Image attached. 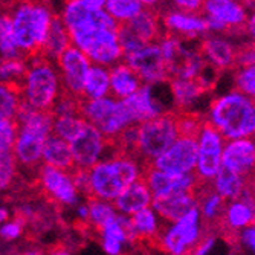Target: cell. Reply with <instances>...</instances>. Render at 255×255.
I'll return each instance as SVG.
<instances>
[{
    "label": "cell",
    "mask_w": 255,
    "mask_h": 255,
    "mask_svg": "<svg viewBox=\"0 0 255 255\" xmlns=\"http://www.w3.org/2000/svg\"><path fill=\"white\" fill-rule=\"evenodd\" d=\"M67 28L71 43L94 64L113 66L123 60L120 25L103 9H89L80 0H63L57 12Z\"/></svg>",
    "instance_id": "6da1fadb"
},
{
    "label": "cell",
    "mask_w": 255,
    "mask_h": 255,
    "mask_svg": "<svg viewBox=\"0 0 255 255\" xmlns=\"http://www.w3.org/2000/svg\"><path fill=\"white\" fill-rule=\"evenodd\" d=\"M145 167L134 153L113 148L94 167L74 173L83 196L113 202L130 183L144 177Z\"/></svg>",
    "instance_id": "7a4b0ae2"
},
{
    "label": "cell",
    "mask_w": 255,
    "mask_h": 255,
    "mask_svg": "<svg viewBox=\"0 0 255 255\" xmlns=\"http://www.w3.org/2000/svg\"><path fill=\"white\" fill-rule=\"evenodd\" d=\"M203 120L225 139L255 137V101L234 87L210 101Z\"/></svg>",
    "instance_id": "3957f363"
},
{
    "label": "cell",
    "mask_w": 255,
    "mask_h": 255,
    "mask_svg": "<svg viewBox=\"0 0 255 255\" xmlns=\"http://www.w3.org/2000/svg\"><path fill=\"white\" fill-rule=\"evenodd\" d=\"M6 11L21 55L31 57L38 54L57 15L51 3L48 0H14Z\"/></svg>",
    "instance_id": "277c9868"
},
{
    "label": "cell",
    "mask_w": 255,
    "mask_h": 255,
    "mask_svg": "<svg viewBox=\"0 0 255 255\" xmlns=\"http://www.w3.org/2000/svg\"><path fill=\"white\" fill-rule=\"evenodd\" d=\"M15 123L17 134L11 151L20 168L37 170L41 165L43 145L52 134V113L34 109L21 101Z\"/></svg>",
    "instance_id": "5b68a950"
},
{
    "label": "cell",
    "mask_w": 255,
    "mask_h": 255,
    "mask_svg": "<svg viewBox=\"0 0 255 255\" xmlns=\"http://www.w3.org/2000/svg\"><path fill=\"white\" fill-rule=\"evenodd\" d=\"M18 90L25 104L38 110L51 112L55 101L63 94L55 60L41 54L28 57V66L18 84Z\"/></svg>",
    "instance_id": "8992f818"
},
{
    "label": "cell",
    "mask_w": 255,
    "mask_h": 255,
    "mask_svg": "<svg viewBox=\"0 0 255 255\" xmlns=\"http://www.w3.org/2000/svg\"><path fill=\"white\" fill-rule=\"evenodd\" d=\"M179 134L177 115L171 112L162 113L159 117L136 124L133 153L148 165L176 141Z\"/></svg>",
    "instance_id": "52a82bcc"
},
{
    "label": "cell",
    "mask_w": 255,
    "mask_h": 255,
    "mask_svg": "<svg viewBox=\"0 0 255 255\" xmlns=\"http://www.w3.org/2000/svg\"><path fill=\"white\" fill-rule=\"evenodd\" d=\"M80 113L90 126L98 128L112 142L127 127L134 126L124 101L113 95L81 100Z\"/></svg>",
    "instance_id": "ba28073f"
},
{
    "label": "cell",
    "mask_w": 255,
    "mask_h": 255,
    "mask_svg": "<svg viewBox=\"0 0 255 255\" xmlns=\"http://www.w3.org/2000/svg\"><path fill=\"white\" fill-rule=\"evenodd\" d=\"M206 229L208 226L205 225L196 206L173 222H164L154 243L162 252H167L170 255L193 254Z\"/></svg>",
    "instance_id": "9c48e42d"
},
{
    "label": "cell",
    "mask_w": 255,
    "mask_h": 255,
    "mask_svg": "<svg viewBox=\"0 0 255 255\" xmlns=\"http://www.w3.org/2000/svg\"><path fill=\"white\" fill-rule=\"evenodd\" d=\"M157 44L167 64L170 78H197L206 66L199 48L191 44L190 40H183L165 32L157 38Z\"/></svg>",
    "instance_id": "30bf717a"
},
{
    "label": "cell",
    "mask_w": 255,
    "mask_h": 255,
    "mask_svg": "<svg viewBox=\"0 0 255 255\" xmlns=\"http://www.w3.org/2000/svg\"><path fill=\"white\" fill-rule=\"evenodd\" d=\"M37 182L43 194L61 208H74L83 200L72 170L41 164L37 168Z\"/></svg>",
    "instance_id": "8fae6325"
},
{
    "label": "cell",
    "mask_w": 255,
    "mask_h": 255,
    "mask_svg": "<svg viewBox=\"0 0 255 255\" xmlns=\"http://www.w3.org/2000/svg\"><path fill=\"white\" fill-rule=\"evenodd\" d=\"M196 141L197 162L194 174L202 183H208L222 168V153L226 139L213 126L203 121L196 134Z\"/></svg>",
    "instance_id": "7c38bea8"
},
{
    "label": "cell",
    "mask_w": 255,
    "mask_h": 255,
    "mask_svg": "<svg viewBox=\"0 0 255 255\" xmlns=\"http://www.w3.org/2000/svg\"><path fill=\"white\" fill-rule=\"evenodd\" d=\"M202 14L206 20L208 32L228 34L245 28L248 8L242 0H203Z\"/></svg>",
    "instance_id": "4fadbf2b"
},
{
    "label": "cell",
    "mask_w": 255,
    "mask_h": 255,
    "mask_svg": "<svg viewBox=\"0 0 255 255\" xmlns=\"http://www.w3.org/2000/svg\"><path fill=\"white\" fill-rule=\"evenodd\" d=\"M123 60L139 75L142 83L165 84L170 78L167 64L162 57L157 41H150L137 46L136 49L126 52Z\"/></svg>",
    "instance_id": "5bb4252c"
},
{
    "label": "cell",
    "mask_w": 255,
    "mask_h": 255,
    "mask_svg": "<svg viewBox=\"0 0 255 255\" xmlns=\"http://www.w3.org/2000/svg\"><path fill=\"white\" fill-rule=\"evenodd\" d=\"M162 92H164V84L142 83V86L133 95L123 100L134 126L151 120L154 117H159L162 113L171 112L173 106L170 94L164 97Z\"/></svg>",
    "instance_id": "9a60e30c"
},
{
    "label": "cell",
    "mask_w": 255,
    "mask_h": 255,
    "mask_svg": "<svg viewBox=\"0 0 255 255\" xmlns=\"http://www.w3.org/2000/svg\"><path fill=\"white\" fill-rule=\"evenodd\" d=\"M69 145L72 151L74 170H89L115 148L110 139L89 123L81 133L69 142Z\"/></svg>",
    "instance_id": "2e32d148"
},
{
    "label": "cell",
    "mask_w": 255,
    "mask_h": 255,
    "mask_svg": "<svg viewBox=\"0 0 255 255\" xmlns=\"http://www.w3.org/2000/svg\"><path fill=\"white\" fill-rule=\"evenodd\" d=\"M196 162H197L196 136L179 134L176 137V141L148 165L173 174H187V173H194Z\"/></svg>",
    "instance_id": "e0dca14e"
},
{
    "label": "cell",
    "mask_w": 255,
    "mask_h": 255,
    "mask_svg": "<svg viewBox=\"0 0 255 255\" xmlns=\"http://www.w3.org/2000/svg\"><path fill=\"white\" fill-rule=\"evenodd\" d=\"M55 64L61 78L63 92L81 98L84 80L92 64L87 55L81 49H78L77 46L71 44L55 58Z\"/></svg>",
    "instance_id": "ac0fdd59"
},
{
    "label": "cell",
    "mask_w": 255,
    "mask_h": 255,
    "mask_svg": "<svg viewBox=\"0 0 255 255\" xmlns=\"http://www.w3.org/2000/svg\"><path fill=\"white\" fill-rule=\"evenodd\" d=\"M162 29L167 34L176 35L183 40H199L208 32L206 20L200 11H182V9H167L160 15Z\"/></svg>",
    "instance_id": "d6986e66"
},
{
    "label": "cell",
    "mask_w": 255,
    "mask_h": 255,
    "mask_svg": "<svg viewBox=\"0 0 255 255\" xmlns=\"http://www.w3.org/2000/svg\"><path fill=\"white\" fill-rule=\"evenodd\" d=\"M147 187L150 188L153 197H160L173 193H190L197 191L200 187V180L194 173L187 174H173L154 168L151 165L145 167L144 177Z\"/></svg>",
    "instance_id": "ffe728a7"
},
{
    "label": "cell",
    "mask_w": 255,
    "mask_h": 255,
    "mask_svg": "<svg viewBox=\"0 0 255 255\" xmlns=\"http://www.w3.org/2000/svg\"><path fill=\"white\" fill-rule=\"evenodd\" d=\"M199 51L205 58L206 64H210L219 72L231 71V69L237 66L239 48L225 34L206 32L200 38Z\"/></svg>",
    "instance_id": "44dd1931"
},
{
    "label": "cell",
    "mask_w": 255,
    "mask_h": 255,
    "mask_svg": "<svg viewBox=\"0 0 255 255\" xmlns=\"http://www.w3.org/2000/svg\"><path fill=\"white\" fill-rule=\"evenodd\" d=\"M222 167L249 179L255 173V137L226 139L222 153Z\"/></svg>",
    "instance_id": "7402d4cb"
},
{
    "label": "cell",
    "mask_w": 255,
    "mask_h": 255,
    "mask_svg": "<svg viewBox=\"0 0 255 255\" xmlns=\"http://www.w3.org/2000/svg\"><path fill=\"white\" fill-rule=\"evenodd\" d=\"M168 94L176 113H197L208 90L197 78L171 77L168 78Z\"/></svg>",
    "instance_id": "603a6c76"
},
{
    "label": "cell",
    "mask_w": 255,
    "mask_h": 255,
    "mask_svg": "<svg viewBox=\"0 0 255 255\" xmlns=\"http://www.w3.org/2000/svg\"><path fill=\"white\" fill-rule=\"evenodd\" d=\"M97 234L100 239V248L107 255H120L126 252L128 246L134 245L128 228V220L121 214L113 217L103 228H100Z\"/></svg>",
    "instance_id": "cb8c5ba5"
},
{
    "label": "cell",
    "mask_w": 255,
    "mask_h": 255,
    "mask_svg": "<svg viewBox=\"0 0 255 255\" xmlns=\"http://www.w3.org/2000/svg\"><path fill=\"white\" fill-rule=\"evenodd\" d=\"M255 222V199L252 194L246 191L233 200H228L223 210V216L220 220V226L228 234H236L245 226Z\"/></svg>",
    "instance_id": "d4e9b609"
},
{
    "label": "cell",
    "mask_w": 255,
    "mask_h": 255,
    "mask_svg": "<svg viewBox=\"0 0 255 255\" xmlns=\"http://www.w3.org/2000/svg\"><path fill=\"white\" fill-rule=\"evenodd\" d=\"M151 203H153V194L144 179H137L133 183H130L113 200V205L117 208L118 214L126 217L144 210L147 206H151Z\"/></svg>",
    "instance_id": "484cf974"
},
{
    "label": "cell",
    "mask_w": 255,
    "mask_h": 255,
    "mask_svg": "<svg viewBox=\"0 0 255 255\" xmlns=\"http://www.w3.org/2000/svg\"><path fill=\"white\" fill-rule=\"evenodd\" d=\"M151 206L164 222H173L197 206V193H173L153 197Z\"/></svg>",
    "instance_id": "4316f807"
},
{
    "label": "cell",
    "mask_w": 255,
    "mask_h": 255,
    "mask_svg": "<svg viewBox=\"0 0 255 255\" xmlns=\"http://www.w3.org/2000/svg\"><path fill=\"white\" fill-rule=\"evenodd\" d=\"M127 220L134 243H154L162 229V225H164V220L154 211L153 206H147L144 210L128 216Z\"/></svg>",
    "instance_id": "83f0119b"
},
{
    "label": "cell",
    "mask_w": 255,
    "mask_h": 255,
    "mask_svg": "<svg viewBox=\"0 0 255 255\" xmlns=\"http://www.w3.org/2000/svg\"><path fill=\"white\" fill-rule=\"evenodd\" d=\"M110 72V95L124 100L142 86V81L133 69L124 61H118L109 67Z\"/></svg>",
    "instance_id": "f1b7e54d"
},
{
    "label": "cell",
    "mask_w": 255,
    "mask_h": 255,
    "mask_svg": "<svg viewBox=\"0 0 255 255\" xmlns=\"http://www.w3.org/2000/svg\"><path fill=\"white\" fill-rule=\"evenodd\" d=\"M197 210L205 222V225L210 228L220 223L226 200L216 193L208 183H200L197 188Z\"/></svg>",
    "instance_id": "f546056e"
},
{
    "label": "cell",
    "mask_w": 255,
    "mask_h": 255,
    "mask_svg": "<svg viewBox=\"0 0 255 255\" xmlns=\"http://www.w3.org/2000/svg\"><path fill=\"white\" fill-rule=\"evenodd\" d=\"M41 164L43 165H51L57 168H66V170H74V162H72V151L71 145L67 141L57 134H49L46 139L41 151Z\"/></svg>",
    "instance_id": "4dcf8cb0"
},
{
    "label": "cell",
    "mask_w": 255,
    "mask_h": 255,
    "mask_svg": "<svg viewBox=\"0 0 255 255\" xmlns=\"http://www.w3.org/2000/svg\"><path fill=\"white\" fill-rule=\"evenodd\" d=\"M208 185L228 202L240 197L246 191L248 179L233 170L222 167L216 173V176L208 182Z\"/></svg>",
    "instance_id": "1f68e13d"
},
{
    "label": "cell",
    "mask_w": 255,
    "mask_h": 255,
    "mask_svg": "<svg viewBox=\"0 0 255 255\" xmlns=\"http://www.w3.org/2000/svg\"><path fill=\"white\" fill-rule=\"evenodd\" d=\"M127 28L144 43L157 41L162 35L160 15L153 8H144L134 18L127 23Z\"/></svg>",
    "instance_id": "d6a6232c"
},
{
    "label": "cell",
    "mask_w": 255,
    "mask_h": 255,
    "mask_svg": "<svg viewBox=\"0 0 255 255\" xmlns=\"http://www.w3.org/2000/svg\"><path fill=\"white\" fill-rule=\"evenodd\" d=\"M71 35H69L67 28L63 25V21L58 18V15H55V18L52 20L49 31L46 34L40 52L41 55L48 57L51 60H55L63 51H66L69 46H71Z\"/></svg>",
    "instance_id": "836d02e7"
},
{
    "label": "cell",
    "mask_w": 255,
    "mask_h": 255,
    "mask_svg": "<svg viewBox=\"0 0 255 255\" xmlns=\"http://www.w3.org/2000/svg\"><path fill=\"white\" fill-rule=\"evenodd\" d=\"M110 95V72L107 66L94 64L89 67V72L84 80L81 100H92Z\"/></svg>",
    "instance_id": "e575fe53"
},
{
    "label": "cell",
    "mask_w": 255,
    "mask_h": 255,
    "mask_svg": "<svg viewBox=\"0 0 255 255\" xmlns=\"http://www.w3.org/2000/svg\"><path fill=\"white\" fill-rule=\"evenodd\" d=\"M87 220L86 225L92 228L97 233L100 228H103L107 222L118 216L117 208L113 202L97 199V197H87Z\"/></svg>",
    "instance_id": "d590c367"
},
{
    "label": "cell",
    "mask_w": 255,
    "mask_h": 255,
    "mask_svg": "<svg viewBox=\"0 0 255 255\" xmlns=\"http://www.w3.org/2000/svg\"><path fill=\"white\" fill-rule=\"evenodd\" d=\"M86 124L87 121L81 117V113L57 115V117H52V133L71 142L75 136L81 133Z\"/></svg>",
    "instance_id": "8d00e7d4"
},
{
    "label": "cell",
    "mask_w": 255,
    "mask_h": 255,
    "mask_svg": "<svg viewBox=\"0 0 255 255\" xmlns=\"http://www.w3.org/2000/svg\"><path fill=\"white\" fill-rule=\"evenodd\" d=\"M144 8L145 6L139 0H106L104 3V11L118 25H127Z\"/></svg>",
    "instance_id": "74e56055"
},
{
    "label": "cell",
    "mask_w": 255,
    "mask_h": 255,
    "mask_svg": "<svg viewBox=\"0 0 255 255\" xmlns=\"http://www.w3.org/2000/svg\"><path fill=\"white\" fill-rule=\"evenodd\" d=\"M28 66V57L15 55L0 58V83L18 86Z\"/></svg>",
    "instance_id": "f35d334b"
},
{
    "label": "cell",
    "mask_w": 255,
    "mask_h": 255,
    "mask_svg": "<svg viewBox=\"0 0 255 255\" xmlns=\"http://www.w3.org/2000/svg\"><path fill=\"white\" fill-rule=\"evenodd\" d=\"M21 106V95L18 86L0 83V118L15 120Z\"/></svg>",
    "instance_id": "ab89813d"
},
{
    "label": "cell",
    "mask_w": 255,
    "mask_h": 255,
    "mask_svg": "<svg viewBox=\"0 0 255 255\" xmlns=\"http://www.w3.org/2000/svg\"><path fill=\"white\" fill-rule=\"evenodd\" d=\"M21 55L14 32H12V25L8 11L0 12V58L3 57H15Z\"/></svg>",
    "instance_id": "60d3db41"
},
{
    "label": "cell",
    "mask_w": 255,
    "mask_h": 255,
    "mask_svg": "<svg viewBox=\"0 0 255 255\" xmlns=\"http://www.w3.org/2000/svg\"><path fill=\"white\" fill-rule=\"evenodd\" d=\"M18 164L12 151H0V193L12 188L18 174Z\"/></svg>",
    "instance_id": "b9f144b4"
},
{
    "label": "cell",
    "mask_w": 255,
    "mask_h": 255,
    "mask_svg": "<svg viewBox=\"0 0 255 255\" xmlns=\"http://www.w3.org/2000/svg\"><path fill=\"white\" fill-rule=\"evenodd\" d=\"M234 87L255 101V63L236 66Z\"/></svg>",
    "instance_id": "7bdbcfd3"
},
{
    "label": "cell",
    "mask_w": 255,
    "mask_h": 255,
    "mask_svg": "<svg viewBox=\"0 0 255 255\" xmlns=\"http://www.w3.org/2000/svg\"><path fill=\"white\" fill-rule=\"evenodd\" d=\"M26 231V223L20 217H11L6 222L0 223V240L5 243L18 242Z\"/></svg>",
    "instance_id": "ee69618b"
},
{
    "label": "cell",
    "mask_w": 255,
    "mask_h": 255,
    "mask_svg": "<svg viewBox=\"0 0 255 255\" xmlns=\"http://www.w3.org/2000/svg\"><path fill=\"white\" fill-rule=\"evenodd\" d=\"M177 115V126L180 134L196 136L199 128L203 124V117L197 113H176Z\"/></svg>",
    "instance_id": "f6af8a7d"
},
{
    "label": "cell",
    "mask_w": 255,
    "mask_h": 255,
    "mask_svg": "<svg viewBox=\"0 0 255 255\" xmlns=\"http://www.w3.org/2000/svg\"><path fill=\"white\" fill-rule=\"evenodd\" d=\"M80 103L81 98L69 95L66 92L60 95V98L55 101L54 107L51 109L52 117H57V115H71V113H80Z\"/></svg>",
    "instance_id": "bcb514c9"
},
{
    "label": "cell",
    "mask_w": 255,
    "mask_h": 255,
    "mask_svg": "<svg viewBox=\"0 0 255 255\" xmlns=\"http://www.w3.org/2000/svg\"><path fill=\"white\" fill-rule=\"evenodd\" d=\"M17 134L15 120L0 118V151H11Z\"/></svg>",
    "instance_id": "7dc6e473"
},
{
    "label": "cell",
    "mask_w": 255,
    "mask_h": 255,
    "mask_svg": "<svg viewBox=\"0 0 255 255\" xmlns=\"http://www.w3.org/2000/svg\"><path fill=\"white\" fill-rule=\"evenodd\" d=\"M234 240H236V246L242 252L255 255V222L245 226L243 229L239 231V233H236Z\"/></svg>",
    "instance_id": "c3c4849f"
},
{
    "label": "cell",
    "mask_w": 255,
    "mask_h": 255,
    "mask_svg": "<svg viewBox=\"0 0 255 255\" xmlns=\"http://www.w3.org/2000/svg\"><path fill=\"white\" fill-rule=\"evenodd\" d=\"M219 242H220L219 236H216L214 233H210V231L206 229V233L199 240V243L194 248L193 254H197V255H210V254H214L216 249L219 248Z\"/></svg>",
    "instance_id": "681fc988"
},
{
    "label": "cell",
    "mask_w": 255,
    "mask_h": 255,
    "mask_svg": "<svg viewBox=\"0 0 255 255\" xmlns=\"http://www.w3.org/2000/svg\"><path fill=\"white\" fill-rule=\"evenodd\" d=\"M255 63V44L249 43L246 46H242L237 51V66L243 64H254Z\"/></svg>",
    "instance_id": "f907efd6"
},
{
    "label": "cell",
    "mask_w": 255,
    "mask_h": 255,
    "mask_svg": "<svg viewBox=\"0 0 255 255\" xmlns=\"http://www.w3.org/2000/svg\"><path fill=\"white\" fill-rule=\"evenodd\" d=\"M171 8L182 9V11H200L203 0H168Z\"/></svg>",
    "instance_id": "816d5d0a"
},
{
    "label": "cell",
    "mask_w": 255,
    "mask_h": 255,
    "mask_svg": "<svg viewBox=\"0 0 255 255\" xmlns=\"http://www.w3.org/2000/svg\"><path fill=\"white\" fill-rule=\"evenodd\" d=\"M245 31H246V34H248L251 43L255 44V11H254L252 14L248 15V20H246V23H245Z\"/></svg>",
    "instance_id": "f5cc1de1"
},
{
    "label": "cell",
    "mask_w": 255,
    "mask_h": 255,
    "mask_svg": "<svg viewBox=\"0 0 255 255\" xmlns=\"http://www.w3.org/2000/svg\"><path fill=\"white\" fill-rule=\"evenodd\" d=\"M80 2L89 9H103L106 0H80Z\"/></svg>",
    "instance_id": "db71d44e"
},
{
    "label": "cell",
    "mask_w": 255,
    "mask_h": 255,
    "mask_svg": "<svg viewBox=\"0 0 255 255\" xmlns=\"http://www.w3.org/2000/svg\"><path fill=\"white\" fill-rule=\"evenodd\" d=\"M12 217V213H11V208L6 206V205H0V223L6 222L8 219Z\"/></svg>",
    "instance_id": "11a10c76"
},
{
    "label": "cell",
    "mask_w": 255,
    "mask_h": 255,
    "mask_svg": "<svg viewBox=\"0 0 255 255\" xmlns=\"http://www.w3.org/2000/svg\"><path fill=\"white\" fill-rule=\"evenodd\" d=\"M145 8H153V9H156V8H159L160 6V3L164 2V0H139Z\"/></svg>",
    "instance_id": "9f6ffc18"
},
{
    "label": "cell",
    "mask_w": 255,
    "mask_h": 255,
    "mask_svg": "<svg viewBox=\"0 0 255 255\" xmlns=\"http://www.w3.org/2000/svg\"><path fill=\"white\" fill-rule=\"evenodd\" d=\"M248 191L252 194V197L255 199V173L248 179Z\"/></svg>",
    "instance_id": "6f0895ef"
},
{
    "label": "cell",
    "mask_w": 255,
    "mask_h": 255,
    "mask_svg": "<svg viewBox=\"0 0 255 255\" xmlns=\"http://www.w3.org/2000/svg\"><path fill=\"white\" fill-rule=\"evenodd\" d=\"M5 6H6V0H0V12L5 11Z\"/></svg>",
    "instance_id": "680465c9"
}]
</instances>
